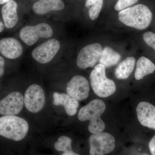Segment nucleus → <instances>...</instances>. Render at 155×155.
<instances>
[{
  "label": "nucleus",
  "instance_id": "nucleus-1",
  "mask_svg": "<svg viewBox=\"0 0 155 155\" xmlns=\"http://www.w3.org/2000/svg\"><path fill=\"white\" fill-rule=\"evenodd\" d=\"M119 19L123 24L143 30L149 26L153 18V14L149 8L143 4H138L119 11Z\"/></svg>",
  "mask_w": 155,
  "mask_h": 155
},
{
  "label": "nucleus",
  "instance_id": "nucleus-2",
  "mask_svg": "<svg viewBox=\"0 0 155 155\" xmlns=\"http://www.w3.org/2000/svg\"><path fill=\"white\" fill-rule=\"evenodd\" d=\"M106 108L105 104L102 100H93L80 109L78 118L81 121L89 120L88 130L91 133L103 132L105 128V124L101 116L105 110Z\"/></svg>",
  "mask_w": 155,
  "mask_h": 155
},
{
  "label": "nucleus",
  "instance_id": "nucleus-3",
  "mask_svg": "<svg viewBox=\"0 0 155 155\" xmlns=\"http://www.w3.org/2000/svg\"><path fill=\"white\" fill-rule=\"evenodd\" d=\"M27 121L15 116H5L0 118V135L14 141L25 138L28 132Z\"/></svg>",
  "mask_w": 155,
  "mask_h": 155
},
{
  "label": "nucleus",
  "instance_id": "nucleus-4",
  "mask_svg": "<svg viewBox=\"0 0 155 155\" xmlns=\"http://www.w3.org/2000/svg\"><path fill=\"white\" fill-rule=\"evenodd\" d=\"M90 78L93 90L98 96L107 97L116 91L115 82L107 77L105 67L102 64H98L95 67Z\"/></svg>",
  "mask_w": 155,
  "mask_h": 155
},
{
  "label": "nucleus",
  "instance_id": "nucleus-5",
  "mask_svg": "<svg viewBox=\"0 0 155 155\" xmlns=\"http://www.w3.org/2000/svg\"><path fill=\"white\" fill-rule=\"evenodd\" d=\"M53 31L48 24L41 23L35 25H28L21 28L19 37L25 44L32 46L40 38H49L52 36Z\"/></svg>",
  "mask_w": 155,
  "mask_h": 155
},
{
  "label": "nucleus",
  "instance_id": "nucleus-6",
  "mask_svg": "<svg viewBox=\"0 0 155 155\" xmlns=\"http://www.w3.org/2000/svg\"><path fill=\"white\" fill-rule=\"evenodd\" d=\"M90 155H104L113 151L115 147V139L107 132L93 134L89 138Z\"/></svg>",
  "mask_w": 155,
  "mask_h": 155
},
{
  "label": "nucleus",
  "instance_id": "nucleus-7",
  "mask_svg": "<svg viewBox=\"0 0 155 155\" xmlns=\"http://www.w3.org/2000/svg\"><path fill=\"white\" fill-rule=\"evenodd\" d=\"M102 51V46L97 43L84 47L78 55L76 61L78 67L83 69L94 67L99 61Z\"/></svg>",
  "mask_w": 155,
  "mask_h": 155
},
{
  "label": "nucleus",
  "instance_id": "nucleus-8",
  "mask_svg": "<svg viewBox=\"0 0 155 155\" xmlns=\"http://www.w3.org/2000/svg\"><path fill=\"white\" fill-rule=\"evenodd\" d=\"M24 102L25 107L29 112L38 113L44 107L45 102L43 89L38 84L30 85L25 91Z\"/></svg>",
  "mask_w": 155,
  "mask_h": 155
},
{
  "label": "nucleus",
  "instance_id": "nucleus-9",
  "mask_svg": "<svg viewBox=\"0 0 155 155\" xmlns=\"http://www.w3.org/2000/svg\"><path fill=\"white\" fill-rule=\"evenodd\" d=\"M61 45L55 39H51L40 45L32 51L31 55L38 63L45 64L54 59L60 50Z\"/></svg>",
  "mask_w": 155,
  "mask_h": 155
},
{
  "label": "nucleus",
  "instance_id": "nucleus-10",
  "mask_svg": "<svg viewBox=\"0 0 155 155\" xmlns=\"http://www.w3.org/2000/svg\"><path fill=\"white\" fill-rule=\"evenodd\" d=\"M24 102L21 93L11 92L0 101V114L4 116H15L22 110Z\"/></svg>",
  "mask_w": 155,
  "mask_h": 155
},
{
  "label": "nucleus",
  "instance_id": "nucleus-11",
  "mask_svg": "<svg viewBox=\"0 0 155 155\" xmlns=\"http://www.w3.org/2000/svg\"><path fill=\"white\" fill-rule=\"evenodd\" d=\"M89 91L88 81L81 75H75L67 84V94L78 101H83L87 98Z\"/></svg>",
  "mask_w": 155,
  "mask_h": 155
},
{
  "label": "nucleus",
  "instance_id": "nucleus-12",
  "mask_svg": "<svg viewBox=\"0 0 155 155\" xmlns=\"http://www.w3.org/2000/svg\"><path fill=\"white\" fill-rule=\"evenodd\" d=\"M137 119L143 127L155 130V104L147 101H141L136 108Z\"/></svg>",
  "mask_w": 155,
  "mask_h": 155
},
{
  "label": "nucleus",
  "instance_id": "nucleus-13",
  "mask_svg": "<svg viewBox=\"0 0 155 155\" xmlns=\"http://www.w3.org/2000/svg\"><path fill=\"white\" fill-rule=\"evenodd\" d=\"M23 47L19 40L14 38H5L0 40V54L10 60L18 58L22 55Z\"/></svg>",
  "mask_w": 155,
  "mask_h": 155
},
{
  "label": "nucleus",
  "instance_id": "nucleus-14",
  "mask_svg": "<svg viewBox=\"0 0 155 155\" xmlns=\"http://www.w3.org/2000/svg\"><path fill=\"white\" fill-rule=\"evenodd\" d=\"M18 5L14 0H11L3 5L1 14L5 27L11 29L15 27L19 20L17 14Z\"/></svg>",
  "mask_w": 155,
  "mask_h": 155
},
{
  "label": "nucleus",
  "instance_id": "nucleus-15",
  "mask_svg": "<svg viewBox=\"0 0 155 155\" xmlns=\"http://www.w3.org/2000/svg\"><path fill=\"white\" fill-rule=\"evenodd\" d=\"M53 104L55 106H62L68 115L73 116L77 113L79 106L78 100L64 93L54 92L53 94Z\"/></svg>",
  "mask_w": 155,
  "mask_h": 155
},
{
  "label": "nucleus",
  "instance_id": "nucleus-16",
  "mask_svg": "<svg viewBox=\"0 0 155 155\" xmlns=\"http://www.w3.org/2000/svg\"><path fill=\"white\" fill-rule=\"evenodd\" d=\"M64 8L62 0H39L34 4L33 10L36 14L43 15L51 11H61Z\"/></svg>",
  "mask_w": 155,
  "mask_h": 155
},
{
  "label": "nucleus",
  "instance_id": "nucleus-17",
  "mask_svg": "<svg viewBox=\"0 0 155 155\" xmlns=\"http://www.w3.org/2000/svg\"><path fill=\"white\" fill-rule=\"evenodd\" d=\"M155 65L148 58L144 57L139 58L137 62L135 78L140 80L147 75L154 73Z\"/></svg>",
  "mask_w": 155,
  "mask_h": 155
},
{
  "label": "nucleus",
  "instance_id": "nucleus-18",
  "mask_svg": "<svg viewBox=\"0 0 155 155\" xmlns=\"http://www.w3.org/2000/svg\"><path fill=\"white\" fill-rule=\"evenodd\" d=\"M136 64L134 57H128L118 65L115 70V76L119 79H126L132 73Z\"/></svg>",
  "mask_w": 155,
  "mask_h": 155
},
{
  "label": "nucleus",
  "instance_id": "nucleus-19",
  "mask_svg": "<svg viewBox=\"0 0 155 155\" xmlns=\"http://www.w3.org/2000/svg\"><path fill=\"white\" fill-rule=\"evenodd\" d=\"M120 54L111 48L107 47L103 49L99 63L104 66L105 68L115 66L121 60Z\"/></svg>",
  "mask_w": 155,
  "mask_h": 155
},
{
  "label": "nucleus",
  "instance_id": "nucleus-20",
  "mask_svg": "<svg viewBox=\"0 0 155 155\" xmlns=\"http://www.w3.org/2000/svg\"><path fill=\"white\" fill-rule=\"evenodd\" d=\"M104 0H86L85 6L88 10L89 16L92 20L98 17L102 8Z\"/></svg>",
  "mask_w": 155,
  "mask_h": 155
},
{
  "label": "nucleus",
  "instance_id": "nucleus-21",
  "mask_svg": "<svg viewBox=\"0 0 155 155\" xmlns=\"http://www.w3.org/2000/svg\"><path fill=\"white\" fill-rule=\"evenodd\" d=\"M72 140L70 137L66 136H62L58 138L54 144L55 149L58 151L68 153L72 151Z\"/></svg>",
  "mask_w": 155,
  "mask_h": 155
},
{
  "label": "nucleus",
  "instance_id": "nucleus-22",
  "mask_svg": "<svg viewBox=\"0 0 155 155\" xmlns=\"http://www.w3.org/2000/svg\"><path fill=\"white\" fill-rule=\"evenodd\" d=\"M139 1V0H118L115 5L114 8L116 11H121L133 5Z\"/></svg>",
  "mask_w": 155,
  "mask_h": 155
},
{
  "label": "nucleus",
  "instance_id": "nucleus-23",
  "mask_svg": "<svg viewBox=\"0 0 155 155\" xmlns=\"http://www.w3.org/2000/svg\"><path fill=\"white\" fill-rule=\"evenodd\" d=\"M143 37L145 42L155 51V33L147 31L143 34Z\"/></svg>",
  "mask_w": 155,
  "mask_h": 155
},
{
  "label": "nucleus",
  "instance_id": "nucleus-24",
  "mask_svg": "<svg viewBox=\"0 0 155 155\" xmlns=\"http://www.w3.org/2000/svg\"><path fill=\"white\" fill-rule=\"evenodd\" d=\"M149 148L151 155H155V135L152 137L149 143Z\"/></svg>",
  "mask_w": 155,
  "mask_h": 155
},
{
  "label": "nucleus",
  "instance_id": "nucleus-25",
  "mask_svg": "<svg viewBox=\"0 0 155 155\" xmlns=\"http://www.w3.org/2000/svg\"><path fill=\"white\" fill-rule=\"evenodd\" d=\"M5 61L4 57L0 55V77L3 75L5 72Z\"/></svg>",
  "mask_w": 155,
  "mask_h": 155
},
{
  "label": "nucleus",
  "instance_id": "nucleus-26",
  "mask_svg": "<svg viewBox=\"0 0 155 155\" xmlns=\"http://www.w3.org/2000/svg\"><path fill=\"white\" fill-rule=\"evenodd\" d=\"M5 28V25H4V22L0 21V33L4 31Z\"/></svg>",
  "mask_w": 155,
  "mask_h": 155
},
{
  "label": "nucleus",
  "instance_id": "nucleus-27",
  "mask_svg": "<svg viewBox=\"0 0 155 155\" xmlns=\"http://www.w3.org/2000/svg\"><path fill=\"white\" fill-rule=\"evenodd\" d=\"M62 155H80L74 152V151H73V150L72 151L70 152L69 153H64L63 154H62Z\"/></svg>",
  "mask_w": 155,
  "mask_h": 155
},
{
  "label": "nucleus",
  "instance_id": "nucleus-28",
  "mask_svg": "<svg viewBox=\"0 0 155 155\" xmlns=\"http://www.w3.org/2000/svg\"><path fill=\"white\" fill-rule=\"evenodd\" d=\"M11 1V0H0V5H3L6 4V3Z\"/></svg>",
  "mask_w": 155,
  "mask_h": 155
},
{
  "label": "nucleus",
  "instance_id": "nucleus-29",
  "mask_svg": "<svg viewBox=\"0 0 155 155\" xmlns=\"http://www.w3.org/2000/svg\"><path fill=\"white\" fill-rule=\"evenodd\" d=\"M142 155H149L147 154H143Z\"/></svg>",
  "mask_w": 155,
  "mask_h": 155
}]
</instances>
